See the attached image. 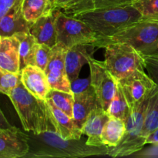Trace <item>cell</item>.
Masks as SVG:
<instances>
[{
  "mask_svg": "<svg viewBox=\"0 0 158 158\" xmlns=\"http://www.w3.org/2000/svg\"><path fill=\"white\" fill-rule=\"evenodd\" d=\"M29 151L26 157L80 158L90 156L107 155V147L88 145L80 138L63 139L55 131L35 134H29Z\"/></svg>",
  "mask_w": 158,
  "mask_h": 158,
  "instance_id": "1",
  "label": "cell"
},
{
  "mask_svg": "<svg viewBox=\"0 0 158 158\" xmlns=\"http://www.w3.org/2000/svg\"><path fill=\"white\" fill-rule=\"evenodd\" d=\"M8 97L16 110L25 131L35 134L55 131L49 117L46 100L31 94L22 82L9 93Z\"/></svg>",
  "mask_w": 158,
  "mask_h": 158,
  "instance_id": "2",
  "label": "cell"
},
{
  "mask_svg": "<svg viewBox=\"0 0 158 158\" xmlns=\"http://www.w3.org/2000/svg\"><path fill=\"white\" fill-rule=\"evenodd\" d=\"M72 16L86 23L97 38L111 36L141 19L140 12L131 5L95 9Z\"/></svg>",
  "mask_w": 158,
  "mask_h": 158,
  "instance_id": "3",
  "label": "cell"
},
{
  "mask_svg": "<svg viewBox=\"0 0 158 158\" xmlns=\"http://www.w3.org/2000/svg\"><path fill=\"white\" fill-rule=\"evenodd\" d=\"M114 43H127L141 55L156 52L158 50V23L138 21L111 36L97 38L89 46L103 48Z\"/></svg>",
  "mask_w": 158,
  "mask_h": 158,
  "instance_id": "4",
  "label": "cell"
},
{
  "mask_svg": "<svg viewBox=\"0 0 158 158\" xmlns=\"http://www.w3.org/2000/svg\"><path fill=\"white\" fill-rule=\"evenodd\" d=\"M103 48L105 64L117 81L137 69H145L142 55L131 45L114 43L106 45Z\"/></svg>",
  "mask_w": 158,
  "mask_h": 158,
  "instance_id": "5",
  "label": "cell"
},
{
  "mask_svg": "<svg viewBox=\"0 0 158 158\" xmlns=\"http://www.w3.org/2000/svg\"><path fill=\"white\" fill-rule=\"evenodd\" d=\"M150 98L151 97L131 111L126 120V131L121 142L115 148H110L107 155L113 157L129 156L146 145V139L142 137L141 132Z\"/></svg>",
  "mask_w": 158,
  "mask_h": 158,
  "instance_id": "6",
  "label": "cell"
},
{
  "mask_svg": "<svg viewBox=\"0 0 158 158\" xmlns=\"http://www.w3.org/2000/svg\"><path fill=\"white\" fill-rule=\"evenodd\" d=\"M56 43L66 49L76 45L89 46L97 39L94 31L83 21L56 9Z\"/></svg>",
  "mask_w": 158,
  "mask_h": 158,
  "instance_id": "7",
  "label": "cell"
},
{
  "mask_svg": "<svg viewBox=\"0 0 158 158\" xmlns=\"http://www.w3.org/2000/svg\"><path fill=\"white\" fill-rule=\"evenodd\" d=\"M117 82L121 86L131 111L149 98L157 86L144 69H140Z\"/></svg>",
  "mask_w": 158,
  "mask_h": 158,
  "instance_id": "8",
  "label": "cell"
},
{
  "mask_svg": "<svg viewBox=\"0 0 158 158\" xmlns=\"http://www.w3.org/2000/svg\"><path fill=\"white\" fill-rule=\"evenodd\" d=\"M87 63L90 70L91 85L100 105L106 110L115 95L117 80L107 69L104 61H98L89 56Z\"/></svg>",
  "mask_w": 158,
  "mask_h": 158,
  "instance_id": "9",
  "label": "cell"
},
{
  "mask_svg": "<svg viewBox=\"0 0 158 158\" xmlns=\"http://www.w3.org/2000/svg\"><path fill=\"white\" fill-rule=\"evenodd\" d=\"M66 50L67 49L63 45L56 43L52 48V55L44 72L50 89L73 94L71 82L69 81L65 68Z\"/></svg>",
  "mask_w": 158,
  "mask_h": 158,
  "instance_id": "10",
  "label": "cell"
},
{
  "mask_svg": "<svg viewBox=\"0 0 158 158\" xmlns=\"http://www.w3.org/2000/svg\"><path fill=\"white\" fill-rule=\"evenodd\" d=\"M29 151V134L13 126L0 127V158L26 157Z\"/></svg>",
  "mask_w": 158,
  "mask_h": 158,
  "instance_id": "11",
  "label": "cell"
},
{
  "mask_svg": "<svg viewBox=\"0 0 158 158\" xmlns=\"http://www.w3.org/2000/svg\"><path fill=\"white\" fill-rule=\"evenodd\" d=\"M109 118V114L100 106V103L89 113L81 129L82 134L87 136L86 143L88 145L94 147L104 146L102 142L101 135L103 127Z\"/></svg>",
  "mask_w": 158,
  "mask_h": 158,
  "instance_id": "12",
  "label": "cell"
},
{
  "mask_svg": "<svg viewBox=\"0 0 158 158\" xmlns=\"http://www.w3.org/2000/svg\"><path fill=\"white\" fill-rule=\"evenodd\" d=\"M49 107V117L55 131L63 139L79 140L82 137L81 129L76 124L74 119L58 109L52 102L46 100Z\"/></svg>",
  "mask_w": 158,
  "mask_h": 158,
  "instance_id": "13",
  "label": "cell"
},
{
  "mask_svg": "<svg viewBox=\"0 0 158 158\" xmlns=\"http://www.w3.org/2000/svg\"><path fill=\"white\" fill-rule=\"evenodd\" d=\"M20 75L21 82L31 94L38 98L46 100L50 86L43 69L36 66L29 65L21 69Z\"/></svg>",
  "mask_w": 158,
  "mask_h": 158,
  "instance_id": "14",
  "label": "cell"
},
{
  "mask_svg": "<svg viewBox=\"0 0 158 158\" xmlns=\"http://www.w3.org/2000/svg\"><path fill=\"white\" fill-rule=\"evenodd\" d=\"M55 21L56 9H52L31 23L29 32L33 35L37 43L46 44L51 48L56 44Z\"/></svg>",
  "mask_w": 158,
  "mask_h": 158,
  "instance_id": "15",
  "label": "cell"
},
{
  "mask_svg": "<svg viewBox=\"0 0 158 158\" xmlns=\"http://www.w3.org/2000/svg\"><path fill=\"white\" fill-rule=\"evenodd\" d=\"M23 0L14 5L0 19V35L2 37L12 36L17 33L29 32L30 23H28L22 10Z\"/></svg>",
  "mask_w": 158,
  "mask_h": 158,
  "instance_id": "16",
  "label": "cell"
},
{
  "mask_svg": "<svg viewBox=\"0 0 158 158\" xmlns=\"http://www.w3.org/2000/svg\"><path fill=\"white\" fill-rule=\"evenodd\" d=\"M19 40L15 35L2 37L0 43V69L20 73Z\"/></svg>",
  "mask_w": 158,
  "mask_h": 158,
  "instance_id": "17",
  "label": "cell"
},
{
  "mask_svg": "<svg viewBox=\"0 0 158 158\" xmlns=\"http://www.w3.org/2000/svg\"><path fill=\"white\" fill-rule=\"evenodd\" d=\"M73 119L76 124L82 129L92 110L99 103L92 85L86 90L73 94Z\"/></svg>",
  "mask_w": 158,
  "mask_h": 158,
  "instance_id": "18",
  "label": "cell"
},
{
  "mask_svg": "<svg viewBox=\"0 0 158 158\" xmlns=\"http://www.w3.org/2000/svg\"><path fill=\"white\" fill-rule=\"evenodd\" d=\"M89 56L87 45H76L67 49L65 56V68L71 83L79 78L82 67L88 63Z\"/></svg>",
  "mask_w": 158,
  "mask_h": 158,
  "instance_id": "19",
  "label": "cell"
},
{
  "mask_svg": "<svg viewBox=\"0 0 158 158\" xmlns=\"http://www.w3.org/2000/svg\"><path fill=\"white\" fill-rule=\"evenodd\" d=\"M126 131V122L117 117H110L104 125L101 135L103 145L110 148H115L121 142Z\"/></svg>",
  "mask_w": 158,
  "mask_h": 158,
  "instance_id": "20",
  "label": "cell"
},
{
  "mask_svg": "<svg viewBox=\"0 0 158 158\" xmlns=\"http://www.w3.org/2000/svg\"><path fill=\"white\" fill-rule=\"evenodd\" d=\"M19 40L20 69L25 66L35 65V52L37 42L29 32H23L15 34Z\"/></svg>",
  "mask_w": 158,
  "mask_h": 158,
  "instance_id": "21",
  "label": "cell"
},
{
  "mask_svg": "<svg viewBox=\"0 0 158 158\" xmlns=\"http://www.w3.org/2000/svg\"><path fill=\"white\" fill-rule=\"evenodd\" d=\"M52 9L50 0H23L22 3L23 15L30 24Z\"/></svg>",
  "mask_w": 158,
  "mask_h": 158,
  "instance_id": "22",
  "label": "cell"
},
{
  "mask_svg": "<svg viewBox=\"0 0 158 158\" xmlns=\"http://www.w3.org/2000/svg\"><path fill=\"white\" fill-rule=\"evenodd\" d=\"M158 127V86L155 88L150 98L145 114L144 123L141 135L147 139L150 134Z\"/></svg>",
  "mask_w": 158,
  "mask_h": 158,
  "instance_id": "23",
  "label": "cell"
},
{
  "mask_svg": "<svg viewBox=\"0 0 158 158\" xmlns=\"http://www.w3.org/2000/svg\"><path fill=\"white\" fill-rule=\"evenodd\" d=\"M96 0H55L52 9L73 15L95 9Z\"/></svg>",
  "mask_w": 158,
  "mask_h": 158,
  "instance_id": "24",
  "label": "cell"
},
{
  "mask_svg": "<svg viewBox=\"0 0 158 158\" xmlns=\"http://www.w3.org/2000/svg\"><path fill=\"white\" fill-rule=\"evenodd\" d=\"M106 112L109 114L110 117H117L125 122L127 120L131 113L126 97L118 82H117L115 95L111 103H110Z\"/></svg>",
  "mask_w": 158,
  "mask_h": 158,
  "instance_id": "25",
  "label": "cell"
},
{
  "mask_svg": "<svg viewBox=\"0 0 158 158\" xmlns=\"http://www.w3.org/2000/svg\"><path fill=\"white\" fill-rule=\"evenodd\" d=\"M46 100L52 102L58 109L73 118V94L50 89Z\"/></svg>",
  "mask_w": 158,
  "mask_h": 158,
  "instance_id": "26",
  "label": "cell"
},
{
  "mask_svg": "<svg viewBox=\"0 0 158 158\" xmlns=\"http://www.w3.org/2000/svg\"><path fill=\"white\" fill-rule=\"evenodd\" d=\"M131 6L140 12V21L158 23V0H135Z\"/></svg>",
  "mask_w": 158,
  "mask_h": 158,
  "instance_id": "27",
  "label": "cell"
},
{
  "mask_svg": "<svg viewBox=\"0 0 158 158\" xmlns=\"http://www.w3.org/2000/svg\"><path fill=\"white\" fill-rule=\"evenodd\" d=\"M21 82L20 73L8 72L0 69V93L9 95Z\"/></svg>",
  "mask_w": 158,
  "mask_h": 158,
  "instance_id": "28",
  "label": "cell"
},
{
  "mask_svg": "<svg viewBox=\"0 0 158 158\" xmlns=\"http://www.w3.org/2000/svg\"><path fill=\"white\" fill-rule=\"evenodd\" d=\"M52 55V48L43 43H37L35 52V65L45 71Z\"/></svg>",
  "mask_w": 158,
  "mask_h": 158,
  "instance_id": "29",
  "label": "cell"
},
{
  "mask_svg": "<svg viewBox=\"0 0 158 158\" xmlns=\"http://www.w3.org/2000/svg\"><path fill=\"white\" fill-rule=\"evenodd\" d=\"M142 57L148 74L158 86V50L152 53L142 55Z\"/></svg>",
  "mask_w": 158,
  "mask_h": 158,
  "instance_id": "30",
  "label": "cell"
},
{
  "mask_svg": "<svg viewBox=\"0 0 158 158\" xmlns=\"http://www.w3.org/2000/svg\"><path fill=\"white\" fill-rule=\"evenodd\" d=\"M135 0H96L95 9L129 6Z\"/></svg>",
  "mask_w": 158,
  "mask_h": 158,
  "instance_id": "31",
  "label": "cell"
},
{
  "mask_svg": "<svg viewBox=\"0 0 158 158\" xmlns=\"http://www.w3.org/2000/svg\"><path fill=\"white\" fill-rule=\"evenodd\" d=\"M91 86L90 77L86 79H77L71 83L73 94H78L87 89Z\"/></svg>",
  "mask_w": 158,
  "mask_h": 158,
  "instance_id": "32",
  "label": "cell"
},
{
  "mask_svg": "<svg viewBox=\"0 0 158 158\" xmlns=\"http://www.w3.org/2000/svg\"><path fill=\"white\" fill-rule=\"evenodd\" d=\"M20 0H0V19Z\"/></svg>",
  "mask_w": 158,
  "mask_h": 158,
  "instance_id": "33",
  "label": "cell"
},
{
  "mask_svg": "<svg viewBox=\"0 0 158 158\" xmlns=\"http://www.w3.org/2000/svg\"><path fill=\"white\" fill-rule=\"evenodd\" d=\"M146 144H153L158 146V127L148 135L146 139Z\"/></svg>",
  "mask_w": 158,
  "mask_h": 158,
  "instance_id": "34",
  "label": "cell"
},
{
  "mask_svg": "<svg viewBox=\"0 0 158 158\" xmlns=\"http://www.w3.org/2000/svg\"><path fill=\"white\" fill-rule=\"evenodd\" d=\"M12 127V125L9 123V122L8 121L6 117H5L1 109H0V127L9 128V127Z\"/></svg>",
  "mask_w": 158,
  "mask_h": 158,
  "instance_id": "35",
  "label": "cell"
},
{
  "mask_svg": "<svg viewBox=\"0 0 158 158\" xmlns=\"http://www.w3.org/2000/svg\"><path fill=\"white\" fill-rule=\"evenodd\" d=\"M50 1H51V2H52V4H53L54 2H55V0H50Z\"/></svg>",
  "mask_w": 158,
  "mask_h": 158,
  "instance_id": "36",
  "label": "cell"
},
{
  "mask_svg": "<svg viewBox=\"0 0 158 158\" xmlns=\"http://www.w3.org/2000/svg\"><path fill=\"white\" fill-rule=\"evenodd\" d=\"M1 41H2V36L0 35V43H1Z\"/></svg>",
  "mask_w": 158,
  "mask_h": 158,
  "instance_id": "37",
  "label": "cell"
}]
</instances>
